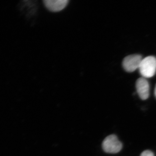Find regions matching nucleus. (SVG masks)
Wrapping results in <instances>:
<instances>
[{"mask_svg": "<svg viewBox=\"0 0 156 156\" xmlns=\"http://www.w3.org/2000/svg\"><path fill=\"white\" fill-rule=\"evenodd\" d=\"M140 156H154V153L150 150L144 151L142 153L140 154Z\"/></svg>", "mask_w": 156, "mask_h": 156, "instance_id": "423d86ee", "label": "nucleus"}, {"mask_svg": "<svg viewBox=\"0 0 156 156\" xmlns=\"http://www.w3.org/2000/svg\"><path fill=\"white\" fill-rule=\"evenodd\" d=\"M154 95L155 96L156 98V85L155 86V88L154 89Z\"/></svg>", "mask_w": 156, "mask_h": 156, "instance_id": "0eeeda50", "label": "nucleus"}, {"mask_svg": "<svg viewBox=\"0 0 156 156\" xmlns=\"http://www.w3.org/2000/svg\"><path fill=\"white\" fill-rule=\"evenodd\" d=\"M142 59V56L139 54H132L126 56L123 60V67L127 72H133L139 69Z\"/></svg>", "mask_w": 156, "mask_h": 156, "instance_id": "7ed1b4c3", "label": "nucleus"}, {"mask_svg": "<svg viewBox=\"0 0 156 156\" xmlns=\"http://www.w3.org/2000/svg\"><path fill=\"white\" fill-rule=\"evenodd\" d=\"M122 144L115 134H111L107 136L102 143L103 151L108 154H116L122 150Z\"/></svg>", "mask_w": 156, "mask_h": 156, "instance_id": "f03ea898", "label": "nucleus"}, {"mask_svg": "<svg viewBox=\"0 0 156 156\" xmlns=\"http://www.w3.org/2000/svg\"><path fill=\"white\" fill-rule=\"evenodd\" d=\"M46 8L53 12H57L64 9L69 1L68 0H44Z\"/></svg>", "mask_w": 156, "mask_h": 156, "instance_id": "39448f33", "label": "nucleus"}, {"mask_svg": "<svg viewBox=\"0 0 156 156\" xmlns=\"http://www.w3.org/2000/svg\"><path fill=\"white\" fill-rule=\"evenodd\" d=\"M140 73L144 78L152 77L156 72V58L148 56L143 58L139 67Z\"/></svg>", "mask_w": 156, "mask_h": 156, "instance_id": "f257e3e1", "label": "nucleus"}, {"mask_svg": "<svg viewBox=\"0 0 156 156\" xmlns=\"http://www.w3.org/2000/svg\"><path fill=\"white\" fill-rule=\"evenodd\" d=\"M136 88L137 94L143 100L147 99L149 96L150 86L146 78H140L136 83Z\"/></svg>", "mask_w": 156, "mask_h": 156, "instance_id": "20e7f679", "label": "nucleus"}]
</instances>
